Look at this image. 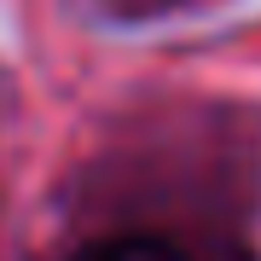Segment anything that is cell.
Here are the masks:
<instances>
[{"label": "cell", "mask_w": 261, "mask_h": 261, "mask_svg": "<svg viewBox=\"0 0 261 261\" xmlns=\"http://www.w3.org/2000/svg\"><path fill=\"white\" fill-rule=\"evenodd\" d=\"M64 261H192L180 244H168V238H151V232H122V238H93V244H82L75 255Z\"/></svg>", "instance_id": "obj_1"}, {"label": "cell", "mask_w": 261, "mask_h": 261, "mask_svg": "<svg viewBox=\"0 0 261 261\" xmlns=\"http://www.w3.org/2000/svg\"><path fill=\"white\" fill-rule=\"evenodd\" d=\"M163 6H174V0H116V12H163Z\"/></svg>", "instance_id": "obj_2"}]
</instances>
